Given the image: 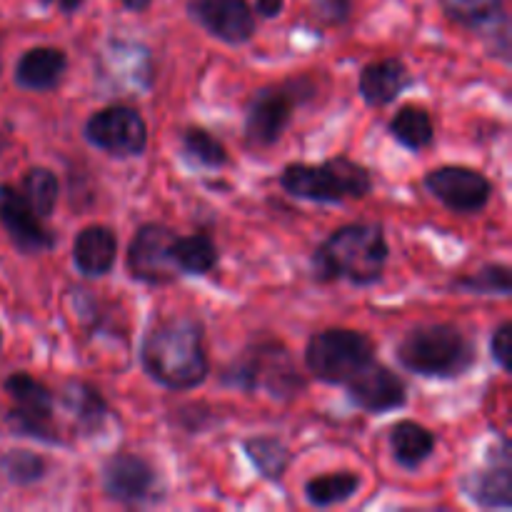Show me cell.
Wrapping results in <instances>:
<instances>
[{
  "label": "cell",
  "instance_id": "cell-24",
  "mask_svg": "<svg viewBox=\"0 0 512 512\" xmlns=\"http://www.w3.org/2000/svg\"><path fill=\"white\" fill-rule=\"evenodd\" d=\"M243 448L248 453L250 463L258 468V473L265 480H273V483L283 480L285 470H288L290 460H293L288 445L283 440L273 438V435H258V438L245 440Z\"/></svg>",
  "mask_w": 512,
  "mask_h": 512
},
{
  "label": "cell",
  "instance_id": "cell-17",
  "mask_svg": "<svg viewBox=\"0 0 512 512\" xmlns=\"http://www.w3.org/2000/svg\"><path fill=\"white\" fill-rule=\"evenodd\" d=\"M118 258V238L108 225H88L73 243V263L85 278H103Z\"/></svg>",
  "mask_w": 512,
  "mask_h": 512
},
{
  "label": "cell",
  "instance_id": "cell-11",
  "mask_svg": "<svg viewBox=\"0 0 512 512\" xmlns=\"http://www.w3.org/2000/svg\"><path fill=\"white\" fill-rule=\"evenodd\" d=\"M175 230L150 223L135 233L128 248V273L138 283L163 285L180 275L173 260Z\"/></svg>",
  "mask_w": 512,
  "mask_h": 512
},
{
  "label": "cell",
  "instance_id": "cell-6",
  "mask_svg": "<svg viewBox=\"0 0 512 512\" xmlns=\"http://www.w3.org/2000/svg\"><path fill=\"white\" fill-rule=\"evenodd\" d=\"M375 360L373 340L358 330L330 328L315 333L305 348V365L315 380L345 385L355 373Z\"/></svg>",
  "mask_w": 512,
  "mask_h": 512
},
{
  "label": "cell",
  "instance_id": "cell-2",
  "mask_svg": "<svg viewBox=\"0 0 512 512\" xmlns=\"http://www.w3.org/2000/svg\"><path fill=\"white\" fill-rule=\"evenodd\" d=\"M390 248L378 225H343L313 253V278L318 283H348L365 288L383 278Z\"/></svg>",
  "mask_w": 512,
  "mask_h": 512
},
{
  "label": "cell",
  "instance_id": "cell-32",
  "mask_svg": "<svg viewBox=\"0 0 512 512\" xmlns=\"http://www.w3.org/2000/svg\"><path fill=\"white\" fill-rule=\"evenodd\" d=\"M510 345H512V325L503 323L490 338V353H493V360L503 370H510Z\"/></svg>",
  "mask_w": 512,
  "mask_h": 512
},
{
  "label": "cell",
  "instance_id": "cell-27",
  "mask_svg": "<svg viewBox=\"0 0 512 512\" xmlns=\"http://www.w3.org/2000/svg\"><path fill=\"white\" fill-rule=\"evenodd\" d=\"M23 195L40 218H48V215H53L55 205H58V175L48 168H30L23 175Z\"/></svg>",
  "mask_w": 512,
  "mask_h": 512
},
{
  "label": "cell",
  "instance_id": "cell-29",
  "mask_svg": "<svg viewBox=\"0 0 512 512\" xmlns=\"http://www.w3.org/2000/svg\"><path fill=\"white\" fill-rule=\"evenodd\" d=\"M455 290L475 295H510L512 293V273L508 265L493 263L480 268L478 273L465 275L453 283Z\"/></svg>",
  "mask_w": 512,
  "mask_h": 512
},
{
  "label": "cell",
  "instance_id": "cell-21",
  "mask_svg": "<svg viewBox=\"0 0 512 512\" xmlns=\"http://www.w3.org/2000/svg\"><path fill=\"white\" fill-rule=\"evenodd\" d=\"M435 435L425 425L413 423V420H400L390 428V450L400 468L415 470L433 455Z\"/></svg>",
  "mask_w": 512,
  "mask_h": 512
},
{
  "label": "cell",
  "instance_id": "cell-30",
  "mask_svg": "<svg viewBox=\"0 0 512 512\" xmlns=\"http://www.w3.org/2000/svg\"><path fill=\"white\" fill-rule=\"evenodd\" d=\"M183 148L188 153V158L203 165V168H223L228 163V150H225V145L205 128L185 130Z\"/></svg>",
  "mask_w": 512,
  "mask_h": 512
},
{
  "label": "cell",
  "instance_id": "cell-28",
  "mask_svg": "<svg viewBox=\"0 0 512 512\" xmlns=\"http://www.w3.org/2000/svg\"><path fill=\"white\" fill-rule=\"evenodd\" d=\"M0 470L13 485L28 488V485L40 483L48 475V463H45L43 455L30 453V450H8L0 458Z\"/></svg>",
  "mask_w": 512,
  "mask_h": 512
},
{
  "label": "cell",
  "instance_id": "cell-19",
  "mask_svg": "<svg viewBox=\"0 0 512 512\" xmlns=\"http://www.w3.org/2000/svg\"><path fill=\"white\" fill-rule=\"evenodd\" d=\"M65 70H68V55L60 48L40 45L20 55L15 65V83L33 93H45L63 80Z\"/></svg>",
  "mask_w": 512,
  "mask_h": 512
},
{
  "label": "cell",
  "instance_id": "cell-12",
  "mask_svg": "<svg viewBox=\"0 0 512 512\" xmlns=\"http://www.w3.org/2000/svg\"><path fill=\"white\" fill-rule=\"evenodd\" d=\"M295 85L290 80L285 88H263L253 95L245 115V138L255 148L275 145L288 130L295 110Z\"/></svg>",
  "mask_w": 512,
  "mask_h": 512
},
{
  "label": "cell",
  "instance_id": "cell-1",
  "mask_svg": "<svg viewBox=\"0 0 512 512\" xmlns=\"http://www.w3.org/2000/svg\"><path fill=\"white\" fill-rule=\"evenodd\" d=\"M140 360L150 378L168 390H193L208 380L210 363L198 320L165 318L145 333Z\"/></svg>",
  "mask_w": 512,
  "mask_h": 512
},
{
  "label": "cell",
  "instance_id": "cell-20",
  "mask_svg": "<svg viewBox=\"0 0 512 512\" xmlns=\"http://www.w3.org/2000/svg\"><path fill=\"white\" fill-rule=\"evenodd\" d=\"M445 15L463 28L480 35H500L508 38V18H505L503 0H440Z\"/></svg>",
  "mask_w": 512,
  "mask_h": 512
},
{
  "label": "cell",
  "instance_id": "cell-22",
  "mask_svg": "<svg viewBox=\"0 0 512 512\" xmlns=\"http://www.w3.org/2000/svg\"><path fill=\"white\" fill-rule=\"evenodd\" d=\"M390 135L398 145H403L405 150H413V153H420V150L430 148L435 140V125L433 118L425 108L420 105H403V108L395 113V118L390 120L388 125Z\"/></svg>",
  "mask_w": 512,
  "mask_h": 512
},
{
  "label": "cell",
  "instance_id": "cell-35",
  "mask_svg": "<svg viewBox=\"0 0 512 512\" xmlns=\"http://www.w3.org/2000/svg\"><path fill=\"white\" fill-rule=\"evenodd\" d=\"M120 3H123L128 10H133V13H143V10L150 8L153 0H120Z\"/></svg>",
  "mask_w": 512,
  "mask_h": 512
},
{
  "label": "cell",
  "instance_id": "cell-7",
  "mask_svg": "<svg viewBox=\"0 0 512 512\" xmlns=\"http://www.w3.org/2000/svg\"><path fill=\"white\" fill-rule=\"evenodd\" d=\"M5 393L15 403L8 413L10 428L18 435L40 440V443H60L58 428L53 420V390L28 373H13L5 378Z\"/></svg>",
  "mask_w": 512,
  "mask_h": 512
},
{
  "label": "cell",
  "instance_id": "cell-25",
  "mask_svg": "<svg viewBox=\"0 0 512 512\" xmlns=\"http://www.w3.org/2000/svg\"><path fill=\"white\" fill-rule=\"evenodd\" d=\"M63 405L75 415V420L88 430L98 428L110 413L103 395H100L93 385L80 383V380H73V383L65 385Z\"/></svg>",
  "mask_w": 512,
  "mask_h": 512
},
{
  "label": "cell",
  "instance_id": "cell-33",
  "mask_svg": "<svg viewBox=\"0 0 512 512\" xmlns=\"http://www.w3.org/2000/svg\"><path fill=\"white\" fill-rule=\"evenodd\" d=\"M285 0H255V13L263 18H278L283 13Z\"/></svg>",
  "mask_w": 512,
  "mask_h": 512
},
{
  "label": "cell",
  "instance_id": "cell-34",
  "mask_svg": "<svg viewBox=\"0 0 512 512\" xmlns=\"http://www.w3.org/2000/svg\"><path fill=\"white\" fill-rule=\"evenodd\" d=\"M38 3L48 5V8H58L63 10V13H75L85 0H38Z\"/></svg>",
  "mask_w": 512,
  "mask_h": 512
},
{
  "label": "cell",
  "instance_id": "cell-5",
  "mask_svg": "<svg viewBox=\"0 0 512 512\" xmlns=\"http://www.w3.org/2000/svg\"><path fill=\"white\" fill-rule=\"evenodd\" d=\"M225 385H235L240 390H268L275 398H293L303 388L298 368L288 350L275 340L255 343L245 350L230 368L223 373Z\"/></svg>",
  "mask_w": 512,
  "mask_h": 512
},
{
  "label": "cell",
  "instance_id": "cell-14",
  "mask_svg": "<svg viewBox=\"0 0 512 512\" xmlns=\"http://www.w3.org/2000/svg\"><path fill=\"white\" fill-rule=\"evenodd\" d=\"M0 225L8 233L10 243L23 255L55 248V235L40 223V215L30 208L25 195L18 193L13 185H0Z\"/></svg>",
  "mask_w": 512,
  "mask_h": 512
},
{
  "label": "cell",
  "instance_id": "cell-15",
  "mask_svg": "<svg viewBox=\"0 0 512 512\" xmlns=\"http://www.w3.org/2000/svg\"><path fill=\"white\" fill-rule=\"evenodd\" d=\"M188 13L200 28L228 45H243L255 35V13L248 0H190Z\"/></svg>",
  "mask_w": 512,
  "mask_h": 512
},
{
  "label": "cell",
  "instance_id": "cell-8",
  "mask_svg": "<svg viewBox=\"0 0 512 512\" xmlns=\"http://www.w3.org/2000/svg\"><path fill=\"white\" fill-rule=\"evenodd\" d=\"M85 140L113 158H138L148 148V125L130 105H108L85 120Z\"/></svg>",
  "mask_w": 512,
  "mask_h": 512
},
{
  "label": "cell",
  "instance_id": "cell-9",
  "mask_svg": "<svg viewBox=\"0 0 512 512\" xmlns=\"http://www.w3.org/2000/svg\"><path fill=\"white\" fill-rule=\"evenodd\" d=\"M425 188L453 213H480L493 198V183L468 165H443L425 173Z\"/></svg>",
  "mask_w": 512,
  "mask_h": 512
},
{
  "label": "cell",
  "instance_id": "cell-16",
  "mask_svg": "<svg viewBox=\"0 0 512 512\" xmlns=\"http://www.w3.org/2000/svg\"><path fill=\"white\" fill-rule=\"evenodd\" d=\"M465 493L475 505L485 510L512 508V465L510 443L500 438L498 448H490L483 468L473 470L465 480Z\"/></svg>",
  "mask_w": 512,
  "mask_h": 512
},
{
  "label": "cell",
  "instance_id": "cell-31",
  "mask_svg": "<svg viewBox=\"0 0 512 512\" xmlns=\"http://www.w3.org/2000/svg\"><path fill=\"white\" fill-rule=\"evenodd\" d=\"M313 5L318 18L328 25H343L353 10V0H313Z\"/></svg>",
  "mask_w": 512,
  "mask_h": 512
},
{
  "label": "cell",
  "instance_id": "cell-23",
  "mask_svg": "<svg viewBox=\"0 0 512 512\" xmlns=\"http://www.w3.org/2000/svg\"><path fill=\"white\" fill-rule=\"evenodd\" d=\"M173 260L175 268L185 275H205L218 265V248L213 240L203 233L195 235H175L173 240Z\"/></svg>",
  "mask_w": 512,
  "mask_h": 512
},
{
  "label": "cell",
  "instance_id": "cell-26",
  "mask_svg": "<svg viewBox=\"0 0 512 512\" xmlns=\"http://www.w3.org/2000/svg\"><path fill=\"white\" fill-rule=\"evenodd\" d=\"M360 485H363V480H360L358 473L318 475V478L308 480L305 495H308L315 508H330V505H340L353 498Z\"/></svg>",
  "mask_w": 512,
  "mask_h": 512
},
{
  "label": "cell",
  "instance_id": "cell-18",
  "mask_svg": "<svg viewBox=\"0 0 512 512\" xmlns=\"http://www.w3.org/2000/svg\"><path fill=\"white\" fill-rule=\"evenodd\" d=\"M413 85V75L405 68L403 60L398 58H385L378 60V63L365 65L363 73H360L358 88L360 95L368 105L373 108H383V105H390L393 100L400 98L405 88Z\"/></svg>",
  "mask_w": 512,
  "mask_h": 512
},
{
  "label": "cell",
  "instance_id": "cell-3",
  "mask_svg": "<svg viewBox=\"0 0 512 512\" xmlns=\"http://www.w3.org/2000/svg\"><path fill=\"white\" fill-rule=\"evenodd\" d=\"M398 360L420 378L453 380L473 368L475 343L455 325H420L400 340Z\"/></svg>",
  "mask_w": 512,
  "mask_h": 512
},
{
  "label": "cell",
  "instance_id": "cell-36",
  "mask_svg": "<svg viewBox=\"0 0 512 512\" xmlns=\"http://www.w3.org/2000/svg\"><path fill=\"white\" fill-rule=\"evenodd\" d=\"M0 343H3V333H0Z\"/></svg>",
  "mask_w": 512,
  "mask_h": 512
},
{
  "label": "cell",
  "instance_id": "cell-13",
  "mask_svg": "<svg viewBox=\"0 0 512 512\" xmlns=\"http://www.w3.org/2000/svg\"><path fill=\"white\" fill-rule=\"evenodd\" d=\"M345 390H348V398L370 415L393 413V410L403 408L408 403V388H405L403 378L390 368H385V365H380L378 360H373L360 373H355L345 383Z\"/></svg>",
  "mask_w": 512,
  "mask_h": 512
},
{
  "label": "cell",
  "instance_id": "cell-10",
  "mask_svg": "<svg viewBox=\"0 0 512 512\" xmlns=\"http://www.w3.org/2000/svg\"><path fill=\"white\" fill-rule=\"evenodd\" d=\"M103 490L123 505H145L163 498V485L153 465L135 453H118L105 460Z\"/></svg>",
  "mask_w": 512,
  "mask_h": 512
},
{
  "label": "cell",
  "instance_id": "cell-4",
  "mask_svg": "<svg viewBox=\"0 0 512 512\" xmlns=\"http://www.w3.org/2000/svg\"><path fill=\"white\" fill-rule=\"evenodd\" d=\"M280 185L293 198L313 203H343L365 198L373 188L370 170L355 160L338 155L323 163H290L280 173Z\"/></svg>",
  "mask_w": 512,
  "mask_h": 512
}]
</instances>
